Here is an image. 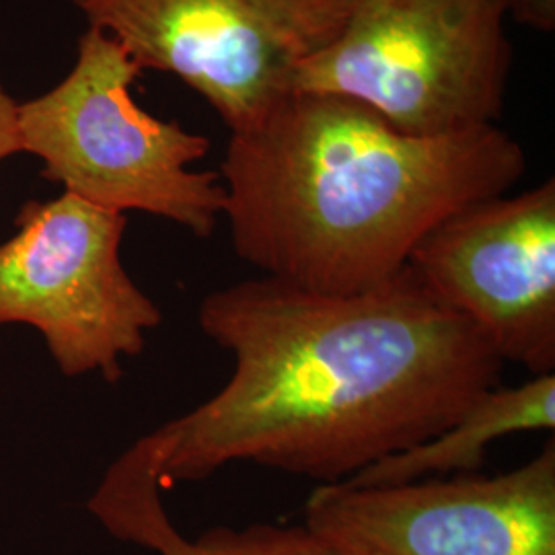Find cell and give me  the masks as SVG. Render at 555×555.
<instances>
[{
  "label": "cell",
  "instance_id": "5",
  "mask_svg": "<svg viewBox=\"0 0 555 555\" xmlns=\"http://www.w3.org/2000/svg\"><path fill=\"white\" fill-rule=\"evenodd\" d=\"M126 215L62 192L29 199L0 243V325L40 332L66 377L118 383L163 319L121 263Z\"/></svg>",
  "mask_w": 555,
  "mask_h": 555
},
{
  "label": "cell",
  "instance_id": "11",
  "mask_svg": "<svg viewBox=\"0 0 555 555\" xmlns=\"http://www.w3.org/2000/svg\"><path fill=\"white\" fill-rule=\"evenodd\" d=\"M511 20L539 34L555 31V0H508Z\"/></svg>",
  "mask_w": 555,
  "mask_h": 555
},
{
  "label": "cell",
  "instance_id": "10",
  "mask_svg": "<svg viewBox=\"0 0 555 555\" xmlns=\"http://www.w3.org/2000/svg\"><path fill=\"white\" fill-rule=\"evenodd\" d=\"M555 428V373L533 375L504 387L502 383L451 422L435 437L403 453L385 456L341 481L357 488L397 486L428 477L479 474L488 449L498 438Z\"/></svg>",
  "mask_w": 555,
  "mask_h": 555
},
{
  "label": "cell",
  "instance_id": "8",
  "mask_svg": "<svg viewBox=\"0 0 555 555\" xmlns=\"http://www.w3.org/2000/svg\"><path fill=\"white\" fill-rule=\"evenodd\" d=\"M408 266L504 364L555 373L554 178L461 208L417 243Z\"/></svg>",
  "mask_w": 555,
  "mask_h": 555
},
{
  "label": "cell",
  "instance_id": "2",
  "mask_svg": "<svg viewBox=\"0 0 555 555\" xmlns=\"http://www.w3.org/2000/svg\"><path fill=\"white\" fill-rule=\"evenodd\" d=\"M525 171L522 146L498 124L422 137L358 101L293 91L231 134L222 219L263 276L357 295L399 274L438 222L508 194Z\"/></svg>",
  "mask_w": 555,
  "mask_h": 555
},
{
  "label": "cell",
  "instance_id": "3",
  "mask_svg": "<svg viewBox=\"0 0 555 555\" xmlns=\"http://www.w3.org/2000/svg\"><path fill=\"white\" fill-rule=\"evenodd\" d=\"M142 73L121 43L87 27L77 59L56 87L17 101L21 153L41 176L112 212H144L210 237L224 217L219 171H196L210 140L142 109L132 87Z\"/></svg>",
  "mask_w": 555,
  "mask_h": 555
},
{
  "label": "cell",
  "instance_id": "7",
  "mask_svg": "<svg viewBox=\"0 0 555 555\" xmlns=\"http://www.w3.org/2000/svg\"><path fill=\"white\" fill-rule=\"evenodd\" d=\"M305 525L346 555H555V440L502 476L318 486Z\"/></svg>",
  "mask_w": 555,
  "mask_h": 555
},
{
  "label": "cell",
  "instance_id": "4",
  "mask_svg": "<svg viewBox=\"0 0 555 555\" xmlns=\"http://www.w3.org/2000/svg\"><path fill=\"white\" fill-rule=\"evenodd\" d=\"M344 21L295 91L354 100L422 137L492 126L513 68L508 0H341Z\"/></svg>",
  "mask_w": 555,
  "mask_h": 555
},
{
  "label": "cell",
  "instance_id": "12",
  "mask_svg": "<svg viewBox=\"0 0 555 555\" xmlns=\"http://www.w3.org/2000/svg\"><path fill=\"white\" fill-rule=\"evenodd\" d=\"M21 142L17 130V100L7 91L0 79V160L20 155Z\"/></svg>",
  "mask_w": 555,
  "mask_h": 555
},
{
  "label": "cell",
  "instance_id": "6",
  "mask_svg": "<svg viewBox=\"0 0 555 555\" xmlns=\"http://www.w3.org/2000/svg\"><path fill=\"white\" fill-rule=\"evenodd\" d=\"M140 70L178 77L227 124L251 128L295 91L298 68L336 38L341 0H70Z\"/></svg>",
  "mask_w": 555,
  "mask_h": 555
},
{
  "label": "cell",
  "instance_id": "1",
  "mask_svg": "<svg viewBox=\"0 0 555 555\" xmlns=\"http://www.w3.org/2000/svg\"><path fill=\"white\" fill-rule=\"evenodd\" d=\"M198 323L233 373L196 410L139 438L160 488L231 463L341 483L444 430L504 371L486 336L410 266L357 295L243 280L204 297Z\"/></svg>",
  "mask_w": 555,
  "mask_h": 555
},
{
  "label": "cell",
  "instance_id": "9",
  "mask_svg": "<svg viewBox=\"0 0 555 555\" xmlns=\"http://www.w3.org/2000/svg\"><path fill=\"white\" fill-rule=\"evenodd\" d=\"M160 490L153 463L137 440L107 469L87 506L109 535L159 555H346L305 522L295 527H215L190 541L171 525Z\"/></svg>",
  "mask_w": 555,
  "mask_h": 555
}]
</instances>
